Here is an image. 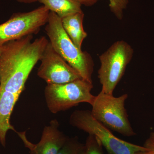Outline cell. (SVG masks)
I'll return each mask as SVG.
<instances>
[{"label":"cell","mask_w":154,"mask_h":154,"mask_svg":"<svg viewBox=\"0 0 154 154\" xmlns=\"http://www.w3.org/2000/svg\"><path fill=\"white\" fill-rule=\"evenodd\" d=\"M33 35L3 45L0 55V89L20 96L34 67L41 60L49 40Z\"/></svg>","instance_id":"1"},{"label":"cell","mask_w":154,"mask_h":154,"mask_svg":"<svg viewBox=\"0 0 154 154\" xmlns=\"http://www.w3.org/2000/svg\"><path fill=\"white\" fill-rule=\"evenodd\" d=\"M45 31L53 48L79 74L83 79L93 83L94 63L88 52L79 49L64 30L61 19L50 11Z\"/></svg>","instance_id":"2"},{"label":"cell","mask_w":154,"mask_h":154,"mask_svg":"<svg viewBox=\"0 0 154 154\" xmlns=\"http://www.w3.org/2000/svg\"><path fill=\"white\" fill-rule=\"evenodd\" d=\"M127 94L118 97L101 91L91 106V114L96 120L109 129L126 137H132L136 133L133 129L125 108Z\"/></svg>","instance_id":"3"},{"label":"cell","mask_w":154,"mask_h":154,"mask_svg":"<svg viewBox=\"0 0 154 154\" xmlns=\"http://www.w3.org/2000/svg\"><path fill=\"white\" fill-rule=\"evenodd\" d=\"M69 123L72 126L94 135L109 154H136L147 149L116 137L110 129L94 118L91 110L74 111L70 117Z\"/></svg>","instance_id":"4"},{"label":"cell","mask_w":154,"mask_h":154,"mask_svg":"<svg viewBox=\"0 0 154 154\" xmlns=\"http://www.w3.org/2000/svg\"><path fill=\"white\" fill-rule=\"evenodd\" d=\"M134 52L133 48L127 42L118 40L99 56L101 65L98 74L102 85L101 91L113 94L132 59Z\"/></svg>","instance_id":"5"},{"label":"cell","mask_w":154,"mask_h":154,"mask_svg":"<svg viewBox=\"0 0 154 154\" xmlns=\"http://www.w3.org/2000/svg\"><path fill=\"white\" fill-rule=\"evenodd\" d=\"M93 88V83L82 79L60 85L47 84L44 95L48 108L55 114L80 103L91 105L95 97L91 94Z\"/></svg>","instance_id":"6"},{"label":"cell","mask_w":154,"mask_h":154,"mask_svg":"<svg viewBox=\"0 0 154 154\" xmlns=\"http://www.w3.org/2000/svg\"><path fill=\"white\" fill-rule=\"evenodd\" d=\"M49 12L43 5L30 12L14 13L8 21L0 24V45L38 33L47 24Z\"/></svg>","instance_id":"7"},{"label":"cell","mask_w":154,"mask_h":154,"mask_svg":"<svg viewBox=\"0 0 154 154\" xmlns=\"http://www.w3.org/2000/svg\"><path fill=\"white\" fill-rule=\"evenodd\" d=\"M37 75L47 84L60 85L82 79L53 48L49 41L42 54Z\"/></svg>","instance_id":"8"},{"label":"cell","mask_w":154,"mask_h":154,"mask_svg":"<svg viewBox=\"0 0 154 154\" xmlns=\"http://www.w3.org/2000/svg\"><path fill=\"white\" fill-rule=\"evenodd\" d=\"M59 128L58 122L57 119H53L49 125L45 127L41 140L36 144L28 140L26 131L16 132L25 146L29 149L30 154H57L68 138Z\"/></svg>","instance_id":"9"},{"label":"cell","mask_w":154,"mask_h":154,"mask_svg":"<svg viewBox=\"0 0 154 154\" xmlns=\"http://www.w3.org/2000/svg\"><path fill=\"white\" fill-rule=\"evenodd\" d=\"M19 96L0 89V143L4 147L6 144V135L9 130L16 132L11 124V117Z\"/></svg>","instance_id":"10"},{"label":"cell","mask_w":154,"mask_h":154,"mask_svg":"<svg viewBox=\"0 0 154 154\" xmlns=\"http://www.w3.org/2000/svg\"><path fill=\"white\" fill-rule=\"evenodd\" d=\"M84 16L82 12L61 19L64 30L75 45L81 50L83 41L88 36V33L83 28Z\"/></svg>","instance_id":"11"},{"label":"cell","mask_w":154,"mask_h":154,"mask_svg":"<svg viewBox=\"0 0 154 154\" xmlns=\"http://www.w3.org/2000/svg\"><path fill=\"white\" fill-rule=\"evenodd\" d=\"M38 2L61 19L83 12L82 5L77 0H38Z\"/></svg>","instance_id":"12"},{"label":"cell","mask_w":154,"mask_h":154,"mask_svg":"<svg viewBox=\"0 0 154 154\" xmlns=\"http://www.w3.org/2000/svg\"><path fill=\"white\" fill-rule=\"evenodd\" d=\"M84 145L76 137H68L65 143L57 154H83Z\"/></svg>","instance_id":"13"},{"label":"cell","mask_w":154,"mask_h":154,"mask_svg":"<svg viewBox=\"0 0 154 154\" xmlns=\"http://www.w3.org/2000/svg\"><path fill=\"white\" fill-rule=\"evenodd\" d=\"M101 143L96 137L89 134L84 145L83 154H104Z\"/></svg>","instance_id":"14"},{"label":"cell","mask_w":154,"mask_h":154,"mask_svg":"<svg viewBox=\"0 0 154 154\" xmlns=\"http://www.w3.org/2000/svg\"><path fill=\"white\" fill-rule=\"evenodd\" d=\"M109 7L112 13L119 20L123 17V11L126 8L128 0H109Z\"/></svg>","instance_id":"15"},{"label":"cell","mask_w":154,"mask_h":154,"mask_svg":"<svg viewBox=\"0 0 154 154\" xmlns=\"http://www.w3.org/2000/svg\"><path fill=\"white\" fill-rule=\"evenodd\" d=\"M143 146L146 148L154 149V132L151 133Z\"/></svg>","instance_id":"16"},{"label":"cell","mask_w":154,"mask_h":154,"mask_svg":"<svg viewBox=\"0 0 154 154\" xmlns=\"http://www.w3.org/2000/svg\"><path fill=\"white\" fill-rule=\"evenodd\" d=\"M81 5L86 6H91L96 4L99 0H77Z\"/></svg>","instance_id":"17"},{"label":"cell","mask_w":154,"mask_h":154,"mask_svg":"<svg viewBox=\"0 0 154 154\" xmlns=\"http://www.w3.org/2000/svg\"><path fill=\"white\" fill-rule=\"evenodd\" d=\"M136 154H154V149H147L143 151L138 152Z\"/></svg>","instance_id":"18"},{"label":"cell","mask_w":154,"mask_h":154,"mask_svg":"<svg viewBox=\"0 0 154 154\" xmlns=\"http://www.w3.org/2000/svg\"><path fill=\"white\" fill-rule=\"evenodd\" d=\"M19 3H24V4H31L35 2H38V0H16Z\"/></svg>","instance_id":"19"},{"label":"cell","mask_w":154,"mask_h":154,"mask_svg":"<svg viewBox=\"0 0 154 154\" xmlns=\"http://www.w3.org/2000/svg\"><path fill=\"white\" fill-rule=\"evenodd\" d=\"M3 45H0V55H1V52H2V49Z\"/></svg>","instance_id":"20"}]
</instances>
